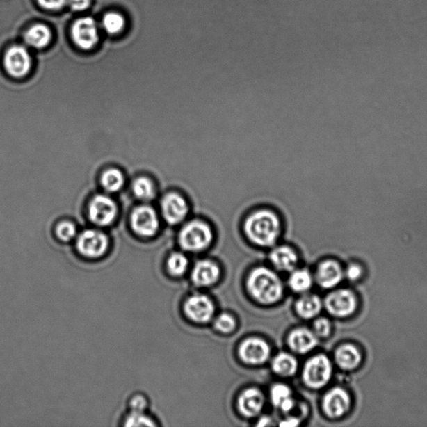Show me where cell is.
I'll return each mask as SVG.
<instances>
[{
	"mask_svg": "<svg viewBox=\"0 0 427 427\" xmlns=\"http://www.w3.org/2000/svg\"><path fill=\"white\" fill-rule=\"evenodd\" d=\"M245 236L259 247H273L282 232V220L271 208L261 207L247 214L243 222Z\"/></svg>",
	"mask_w": 427,
	"mask_h": 427,
	"instance_id": "6da1fadb",
	"label": "cell"
},
{
	"mask_svg": "<svg viewBox=\"0 0 427 427\" xmlns=\"http://www.w3.org/2000/svg\"><path fill=\"white\" fill-rule=\"evenodd\" d=\"M250 295L262 304H273L283 296L282 280L267 268H257L251 272L247 282Z\"/></svg>",
	"mask_w": 427,
	"mask_h": 427,
	"instance_id": "7a4b0ae2",
	"label": "cell"
},
{
	"mask_svg": "<svg viewBox=\"0 0 427 427\" xmlns=\"http://www.w3.org/2000/svg\"><path fill=\"white\" fill-rule=\"evenodd\" d=\"M212 226L202 218H191L184 222L178 234V242L184 250L200 252L212 244Z\"/></svg>",
	"mask_w": 427,
	"mask_h": 427,
	"instance_id": "3957f363",
	"label": "cell"
},
{
	"mask_svg": "<svg viewBox=\"0 0 427 427\" xmlns=\"http://www.w3.org/2000/svg\"><path fill=\"white\" fill-rule=\"evenodd\" d=\"M161 214L170 225L183 224L189 218L191 207L185 195L179 192H169L161 202Z\"/></svg>",
	"mask_w": 427,
	"mask_h": 427,
	"instance_id": "277c9868",
	"label": "cell"
},
{
	"mask_svg": "<svg viewBox=\"0 0 427 427\" xmlns=\"http://www.w3.org/2000/svg\"><path fill=\"white\" fill-rule=\"evenodd\" d=\"M332 374V366L325 355H316L305 364L303 380L311 388H321L329 382Z\"/></svg>",
	"mask_w": 427,
	"mask_h": 427,
	"instance_id": "5b68a950",
	"label": "cell"
},
{
	"mask_svg": "<svg viewBox=\"0 0 427 427\" xmlns=\"http://www.w3.org/2000/svg\"><path fill=\"white\" fill-rule=\"evenodd\" d=\"M3 63L6 72L15 79L26 76L32 65L31 54L22 45L8 48L4 54Z\"/></svg>",
	"mask_w": 427,
	"mask_h": 427,
	"instance_id": "8992f818",
	"label": "cell"
},
{
	"mask_svg": "<svg viewBox=\"0 0 427 427\" xmlns=\"http://www.w3.org/2000/svg\"><path fill=\"white\" fill-rule=\"evenodd\" d=\"M71 38L75 45L83 50H90L99 42V29L91 17H83L74 21L71 27Z\"/></svg>",
	"mask_w": 427,
	"mask_h": 427,
	"instance_id": "52a82bcc",
	"label": "cell"
},
{
	"mask_svg": "<svg viewBox=\"0 0 427 427\" xmlns=\"http://www.w3.org/2000/svg\"><path fill=\"white\" fill-rule=\"evenodd\" d=\"M134 232L143 237H152L160 228L157 213L152 207L140 206L134 210L131 215Z\"/></svg>",
	"mask_w": 427,
	"mask_h": 427,
	"instance_id": "ba28073f",
	"label": "cell"
},
{
	"mask_svg": "<svg viewBox=\"0 0 427 427\" xmlns=\"http://www.w3.org/2000/svg\"><path fill=\"white\" fill-rule=\"evenodd\" d=\"M108 239L106 234L99 230L87 229L79 234L77 248L86 257L98 258L106 252Z\"/></svg>",
	"mask_w": 427,
	"mask_h": 427,
	"instance_id": "9c48e42d",
	"label": "cell"
},
{
	"mask_svg": "<svg viewBox=\"0 0 427 427\" xmlns=\"http://www.w3.org/2000/svg\"><path fill=\"white\" fill-rule=\"evenodd\" d=\"M117 211L116 203L107 195H96L90 203V219L99 226L111 225L115 219Z\"/></svg>",
	"mask_w": 427,
	"mask_h": 427,
	"instance_id": "30bf717a",
	"label": "cell"
},
{
	"mask_svg": "<svg viewBox=\"0 0 427 427\" xmlns=\"http://www.w3.org/2000/svg\"><path fill=\"white\" fill-rule=\"evenodd\" d=\"M325 305L330 315L346 317L355 311L357 300L353 292L348 290H339L330 293L326 297Z\"/></svg>",
	"mask_w": 427,
	"mask_h": 427,
	"instance_id": "8fae6325",
	"label": "cell"
},
{
	"mask_svg": "<svg viewBox=\"0 0 427 427\" xmlns=\"http://www.w3.org/2000/svg\"><path fill=\"white\" fill-rule=\"evenodd\" d=\"M239 355L243 362L250 365H261L269 359L271 348L261 339L250 338L241 343Z\"/></svg>",
	"mask_w": 427,
	"mask_h": 427,
	"instance_id": "7c38bea8",
	"label": "cell"
},
{
	"mask_svg": "<svg viewBox=\"0 0 427 427\" xmlns=\"http://www.w3.org/2000/svg\"><path fill=\"white\" fill-rule=\"evenodd\" d=\"M184 311L191 320L198 322V323H206L213 317L215 307L209 297L195 295L186 301Z\"/></svg>",
	"mask_w": 427,
	"mask_h": 427,
	"instance_id": "4fadbf2b",
	"label": "cell"
},
{
	"mask_svg": "<svg viewBox=\"0 0 427 427\" xmlns=\"http://www.w3.org/2000/svg\"><path fill=\"white\" fill-rule=\"evenodd\" d=\"M351 407V397L344 389L334 388L324 397L323 409L330 418H339L348 412Z\"/></svg>",
	"mask_w": 427,
	"mask_h": 427,
	"instance_id": "5bb4252c",
	"label": "cell"
},
{
	"mask_svg": "<svg viewBox=\"0 0 427 427\" xmlns=\"http://www.w3.org/2000/svg\"><path fill=\"white\" fill-rule=\"evenodd\" d=\"M265 398L258 389H247L239 397L238 408L243 416L255 417L262 412Z\"/></svg>",
	"mask_w": 427,
	"mask_h": 427,
	"instance_id": "9a60e30c",
	"label": "cell"
},
{
	"mask_svg": "<svg viewBox=\"0 0 427 427\" xmlns=\"http://www.w3.org/2000/svg\"><path fill=\"white\" fill-rule=\"evenodd\" d=\"M316 277L321 287L332 288L341 282L343 271L337 261L328 259L320 264L317 268Z\"/></svg>",
	"mask_w": 427,
	"mask_h": 427,
	"instance_id": "2e32d148",
	"label": "cell"
},
{
	"mask_svg": "<svg viewBox=\"0 0 427 427\" xmlns=\"http://www.w3.org/2000/svg\"><path fill=\"white\" fill-rule=\"evenodd\" d=\"M316 335L305 328L293 330L288 337V344L295 353L305 354L309 353L317 345Z\"/></svg>",
	"mask_w": 427,
	"mask_h": 427,
	"instance_id": "e0dca14e",
	"label": "cell"
},
{
	"mask_svg": "<svg viewBox=\"0 0 427 427\" xmlns=\"http://www.w3.org/2000/svg\"><path fill=\"white\" fill-rule=\"evenodd\" d=\"M220 269L211 261H202L196 264L192 271V280L198 287H209L217 282Z\"/></svg>",
	"mask_w": 427,
	"mask_h": 427,
	"instance_id": "ac0fdd59",
	"label": "cell"
},
{
	"mask_svg": "<svg viewBox=\"0 0 427 427\" xmlns=\"http://www.w3.org/2000/svg\"><path fill=\"white\" fill-rule=\"evenodd\" d=\"M271 261L277 269L284 271H291L298 262V255L294 249L288 245L274 247L270 254Z\"/></svg>",
	"mask_w": 427,
	"mask_h": 427,
	"instance_id": "d6986e66",
	"label": "cell"
},
{
	"mask_svg": "<svg viewBox=\"0 0 427 427\" xmlns=\"http://www.w3.org/2000/svg\"><path fill=\"white\" fill-rule=\"evenodd\" d=\"M52 39V33L45 24H35L24 33V41L35 49H44Z\"/></svg>",
	"mask_w": 427,
	"mask_h": 427,
	"instance_id": "ffe728a7",
	"label": "cell"
},
{
	"mask_svg": "<svg viewBox=\"0 0 427 427\" xmlns=\"http://www.w3.org/2000/svg\"><path fill=\"white\" fill-rule=\"evenodd\" d=\"M337 365L343 370H353L359 366L362 361V355L357 347L345 345L338 348L335 355Z\"/></svg>",
	"mask_w": 427,
	"mask_h": 427,
	"instance_id": "44dd1931",
	"label": "cell"
},
{
	"mask_svg": "<svg viewBox=\"0 0 427 427\" xmlns=\"http://www.w3.org/2000/svg\"><path fill=\"white\" fill-rule=\"evenodd\" d=\"M296 308L299 316L305 319H312L321 312L322 303L316 295L304 296L297 301Z\"/></svg>",
	"mask_w": 427,
	"mask_h": 427,
	"instance_id": "7402d4cb",
	"label": "cell"
},
{
	"mask_svg": "<svg viewBox=\"0 0 427 427\" xmlns=\"http://www.w3.org/2000/svg\"><path fill=\"white\" fill-rule=\"evenodd\" d=\"M298 363L293 355L288 353H280L272 362V368L276 374L282 376L295 375Z\"/></svg>",
	"mask_w": 427,
	"mask_h": 427,
	"instance_id": "603a6c76",
	"label": "cell"
},
{
	"mask_svg": "<svg viewBox=\"0 0 427 427\" xmlns=\"http://www.w3.org/2000/svg\"><path fill=\"white\" fill-rule=\"evenodd\" d=\"M125 19L122 15L117 12H108L102 19V26L108 35H115L123 31Z\"/></svg>",
	"mask_w": 427,
	"mask_h": 427,
	"instance_id": "cb8c5ba5",
	"label": "cell"
},
{
	"mask_svg": "<svg viewBox=\"0 0 427 427\" xmlns=\"http://www.w3.org/2000/svg\"><path fill=\"white\" fill-rule=\"evenodd\" d=\"M124 183V175L119 170L110 169L102 175V186L108 192L119 191L123 187Z\"/></svg>",
	"mask_w": 427,
	"mask_h": 427,
	"instance_id": "d4e9b609",
	"label": "cell"
},
{
	"mask_svg": "<svg viewBox=\"0 0 427 427\" xmlns=\"http://www.w3.org/2000/svg\"><path fill=\"white\" fill-rule=\"evenodd\" d=\"M289 284L294 291H307L312 284V275L305 270L296 271L293 272L290 279H289Z\"/></svg>",
	"mask_w": 427,
	"mask_h": 427,
	"instance_id": "484cf974",
	"label": "cell"
},
{
	"mask_svg": "<svg viewBox=\"0 0 427 427\" xmlns=\"http://www.w3.org/2000/svg\"><path fill=\"white\" fill-rule=\"evenodd\" d=\"M133 191L137 198L143 200H152L156 195V188L153 182L145 177L138 178L134 182Z\"/></svg>",
	"mask_w": 427,
	"mask_h": 427,
	"instance_id": "4316f807",
	"label": "cell"
},
{
	"mask_svg": "<svg viewBox=\"0 0 427 427\" xmlns=\"http://www.w3.org/2000/svg\"><path fill=\"white\" fill-rule=\"evenodd\" d=\"M169 272L175 276L182 275L188 267V259L182 253L175 252L170 255L167 262Z\"/></svg>",
	"mask_w": 427,
	"mask_h": 427,
	"instance_id": "83f0119b",
	"label": "cell"
},
{
	"mask_svg": "<svg viewBox=\"0 0 427 427\" xmlns=\"http://www.w3.org/2000/svg\"><path fill=\"white\" fill-rule=\"evenodd\" d=\"M291 397V391L286 385L276 384L271 388V398L272 403L279 408L283 401Z\"/></svg>",
	"mask_w": 427,
	"mask_h": 427,
	"instance_id": "f1b7e54d",
	"label": "cell"
},
{
	"mask_svg": "<svg viewBox=\"0 0 427 427\" xmlns=\"http://www.w3.org/2000/svg\"><path fill=\"white\" fill-rule=\"evenodd\" d=\"M127 426H154L153 421L145 416L143 412H132L125 421Z\"/></svg>",
	"mask_w": 427,
	"mask_h": 427,
	"instance_id": "f546056e",
	"label": "cell"
},
{
	"mask_svg": "<svg viewBox=\"0 0 427 427\" xmlns=\"http://www.w3.org/2000/svg\"><path fill=\"white\" fill-rule=\"evenodd\" d=\"M236 322L229 314H222L215 321V328L222 333H229L236 328Z\"/></svg>",
	"mask_w": 427,
	"mask_h": 427,
	"instance_id": "4dcf8cb0",
	"label": "cell"
},
{
	"mask_svg": "<svg viewBox=\"0 0 427 427\" xmlns=\"http://www.w3.org/2000/svg\"><path fill=\"white\" fill-rule=\"evenodd\" d=\"M76 234V227L69 221L62 222L57 226L56 236L63 241H70Z\"/></svg>",
	"mask_w": 427,
	"mask_h": 427,
	"instance_id": "1f68e13d",
	"label": "cell"
},
{
	"mask_svg": "<svg viewBox=\"0 0 427 427\" xmlns=\"http://www.w3.org/2000/svg\"><path fill=\"white\" fill-rule=\"evenodd\" d=\"M330 330H332V328H330V321L325 319V318H320V319L316 320L315 323H314V330H315L314 333L316 335V337H328L329 336Z\"/></svg>",
	"mask_w": 427,
	"mask_h": 427,
	"instance_id": "d6a6232c",
	"label": "cell"
},
{
	"mask_svg": "<svg viewBox=\"0 0 427 427\" xmlns=\"http://www.w3.org/2000/svg\"><path fill=\"white\" fill-rule=\"evenodd\" d=\"M42 8L47 10L57 11L65 6L67 0H37Z\"/></svg>",
	"mask_w": 427,
	"mask_h": 427,
	"instance_id": "836d02e7",
	"label": "cell"
},
{
	"mask_svg": "<svg viewBox=\"0 0 427 427\" xmlns=\"http://www.w3.org/2000/svg\"><path fill=\"white\" fill-rule=\"evenodd\" d=\"M71 10L76 12L85 11L89 8L91 0H67Z\"/></svg>",
	"mask_w": 427,
	"mask_h": 427,
	"instance_id": "e575fe53",
	"label": "cell"
},
{
	"mask_svg": "<svg viewBox=\"0 0 427 427\" xmlns=\"http://www.w3.org/2000/svg\"><path fill=\"white\" fill-rule=\"evenodd\" d=\"M146 405H147V401L142 396H136L131 401L132 412H144Z\"/></svg>",
	"mask_w": 427,
	"mask_h": 427,
	"instance_id": "d590c367",
	"label": "cell"
},
{
	"mask_svg": "<svg viewBox=\"0 0 427 427\" xmlns=\"http://www.w3.org/2000/svg\"><path fill=\"white\" fill-rule=\"evenodd\" d=\"M362 274V268L357 265H351L346 270V277L351 280H357Z\"/></svg>",
	"mask_w": 427,
	"mask_h": 427,
	"instance_id": "8d00e7d4",
	"label": "cell"
},
{
	"mask_svg": "<svg viewBox=\"0 0 427 427\" xmlns=\"http://www.w3.org/2000/svg\"><path fill=\"white\" fill-rule=\"evenodd\" d=\"M294 400H293L291 397H290V398H288L286 401H283V403L280 404L279 408L282 409V412H289L291 411L293 408H294Z\"/></svg>",
	"mask_w": 427,
	"mask_h": 427,
	"instance_id": "74e56055",
	"label": "cell"
},
{
	"mask_svg": "<svg viewBox=\"0 0 427 427\" xmlns=\"http://www.w3.org/2000/svg\"><path fill=\"white\" fill-rule=\"evenodd\" d=\"M299 424V421L295 418H290V419L284 421L280 425L282 426H296Z\"/></svg>",
	"mask_w": 427,
	"mask_h": 427,
	"instance_id": "f35d334b",
	"label": "cell"
}]
</instances>
